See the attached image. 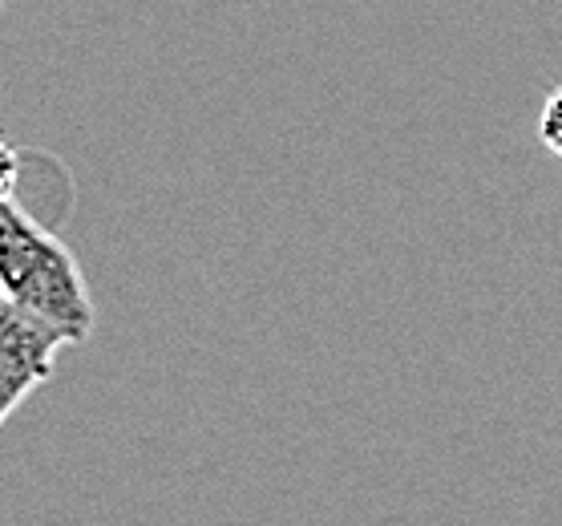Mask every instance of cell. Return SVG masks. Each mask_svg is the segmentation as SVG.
<instances>
[{"mask_svg":"<svg viewBox=\"0 0 562 526\" xmlns=\"http://www.w3.org/2000/svg\"><path fill=\"white\" fill-rule=\"evenodd\" d=\"M0 295L49 324L65 345H86L98 324L77 256L16 199L0 203Z\"/></svg>","mask_w":562,"mask_h":526,"instance_id":"obj_1","label":"cell"},{"mask_svg":"<svg viewBox=\"0 0 562 526\" xmlns=\"http://www.w3.org/2000/svg\"><path fill=\"white\" fill-rule=\"evenodd\" d=\"M61 348L69 345L49 324H41L37 316L0 295V425L49 381Z\"/></svg>","mask_w":562,"mask_h":526,"instance_id":"obj_2","label":"cell"},{"mask_svg":"<svg viewBox=\"0 0 562 526\" xmlns=\"http://www.w3.org/2000/svg\"><path fill=\"white\" fill-rule=\"evenodd\" d=\"M538 138L547 142L550 155L562 158V86H554L542 105V117H538Z\"/></svg>","mask_w":562,"mask_h":526,"instance_id":"obj_3","label":"cell"},{"mask_svg":"<svg viewBox=\"0 0 562 526\" xmlns=\"http://www.w3.org/2000/svg\"><path fill=\"white\" fill-rule=\"evenodd\" d=\"M16 175H21V158L9 142L0 138V203H9L16 191Z\"/></svg>","mask_w":562,"mask_h":526,"instance_id":"obj_4","label":"cell"},{"mask_svg":"<svg viewBox=\"0 0 562 526\" xmlns=\"http://www.w3.org/2000/svg\"><path fill=\"white\" fill-rule=\"evenodd\" d=\"M0 9H4V0H0Z\"/></svg>","mask_w":562,"mask_h":526,"instance_id":"obj_5","label":"cell"}]
</instances>
